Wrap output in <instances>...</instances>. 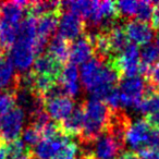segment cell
Masks as SVG:
<instances>
[{
	"instance_id": "obj_1",
	"label": "cell",
	"mask_w": 159,
	"mask_h": 159,
	"mask_svg": "<svg viewBox=\"0 0 159 159\" xmlns=\"http://www.w3.org/2000/svg\"><path fill=\"white\" fill-rule=\"evenodd\" d=\"M117 71L109 63L92 58L81 66L80 81L85 89L92 94V97L104 102L113 89L120 82Z\"/></svg>"
},
{
	"instance_id": "obj_2",
	"label": "cell",
	"mask_w": 159,
	"mask_h": 159,
	"mask_svg": "<svg viewBox=\"0 0 159 159\" xmlns=\"http://www.w3.org/2000/svg\"><path fill=\"white\" fill-rule=\"evenodd\" d=\"M84 123L80 135V143L91 144L105 131L110 115V108L106 102L97 98L91 97L82 105Z\"/></svg>"
},
{
	"instance_id": "obj_3",
	"label": "cell",
	"mask_w": 159,
	"mask_h": 159,
	"mask_svg": "<svg viewBox=\"0 0 159 159\" xmlns=\"http://www.w3.org/2000/svg\"><path fill=\"white\" fill-rule=\"evenodd\" d=\"M7 56L13 68L18 70V73L22 74L29 72L30 68L33 66L36 57L38 56L36 50V39L16 38Z\"/></svg>"
},
{
	"instance_id": "obj_4",
	"label": "cell",
	"mask_w": 159,
	"mask_h": 159,
	"mask_svg": "<svg viewBox=\"0 0 159 159\" xmlns=\"http://www.w3.org/2000/svg\"><path fill=\"white\" fill-rule=\"evenodd\" d=\"M124 145L106 130L91 144L81 145V152L93 155L94 159H116L121 155Z\"/></svg>"
},
{
	"instance_id": "obj_5",
	"label": "cell",
	"mask_w": 159,
	"mask_h": 159,
	"mask_svg": "<svg viewBox=\"0 0 159 159\" xmlns=\"http://www.w3.org/2000/svg\"><path fill=\"white\" fill-rule=\"evenodd\" d=\"M121 108L137 109L144 98L146 91V82L142 77H125L120 80L118 84Z\"/></svg>"
},
{
	"instance_id": "obj_6",
	"label": "cell",
	"mask_w": 159,
	"mask_h": 159,
	"mask_svg": "<svg viewBox=\"0 0 159 159\" xmlns=\"http://www.w3.org/2000/svg\"><path fill=\"white\" fill-rule=\"evenodd\" d=\"M24 112L16 106L0 116V139L7 143L19 139L24 126Z\"/></svg>"
},
{
	"instance_id": "obj_7",
	"label": "cell",
	"mask_w": 159,
	"mask_h": 159,
	"mask_svg": "<svg viewBox=\"0 0 159 159\" xmlns=\"http://www.w3.org/2000/svg\"><path fill=\"white\" fill-rule=\"evenodd\" d=\"M152 129V126L145 119H137L131 122L124 137L125 145L130 146L132 152L136 154L145 150Z\"/></svg>"
},
{
	"instance_id": "obj_8",
	"label": "cell",
	"mask_w": 159,
	"mask_h": 159,
	"mask_svg": "<svg viewBox=\"0 0 159 159\" xmlns=\"http://www.w3.org/2000/svg\"><path fill=\"white\" fill-rule=\"evenodd\" d=\"M58 36L71 43L86 32L85 22L70 11L61 12L58 21Z\"/></svg>"
},
{
	"instance_id": "obj_9",
	"label": "cell",
	"mask_w": 159,
	"mask_h": 159,
	"mask_svg": "<svg viewBox=\"0 0 159 159\" xmlns=\"http://www.w3.org/2000/svg\"><path fill=\"white\" fill-rule=\"evenodd\" d=\"M44 102V110L52 121L60 123L62 122L74 109V100L73 98L66 95L55 96L43 99Z\"/></svg>"
},
{
	"instance_id": "obj_10",
	"label": "cell",
	"mask_w": 159,
	"mask_h": 159,
	"mask_svg": "<svg viewBox=\"0 0 159 159\" xmlns=\"http://www.w3.org/2000/svg\"><path fill=\"white\" fill-rule=\"evenodd\" d=\"M95 56L94 46L91 35L85 32L75 40L70 43V53H69V63L77 66V64H84Z\"/></svg>"
},
{
	"instance_id": "obj_11",
	"label": "cell",
	"mask_w": 159,
	"mask_h": 159,
	"mask_svg": "<svg viewBox=\"0 0 159 159\" xmlns=\"http://www.w3.org/2000/svg\"><path fill=\"white\" fill-rule=\"evenodd\" d=\"M129 42L135 46H145L154 38V30L147 22L130 19L123 24Z\"/></svg>"
},
{
	"instance_id": "obj_12",
	"label": "cell",
	"mask_w": 159,
	"mask_h": 159,
	"mask_svg": "<svg viewBox=\"0 0 159 159\" xmlns=\"http://www.w3.org/2000/svg\"><path fill=\"white\" fill-rule=\"evenodd\" d=\"M72 139L64 134H59L55 137L43 139L33 149H31L34 159H51L66 143Z\"/></svg>"
},
{
	"instance_id": "obj_13",
	"label": "cell",
	"mask_w": 159,
	"mask_h": 159,
	"mask_svg": "<svg viewBox=\"0 0 159 159\" xmlns=\"http://www.w3.org/2000/svg\"><path fill=\"white\" fill-rule=\"evenodd\" d=\"M63 66L64 64L51 57L49 53L43 52L36 57L31 71L34 74L45 75V76L52 77L55 80H59Z\"/></svg>"
},
{
	"instance_id": "obj_14",
	"label": "cell",
	"mask_w": 159,
	"mask_h": 159,
	"mask_svg": "<svg viewBox=\"0 0 159 159\" xmlns=\"http://www.w3.org/2000/svg\"><path fill=\"white\" fill-rule=\"evenodd\" d=\"M59 84L63 93L66 96L73 98L77 96L81 91V81H80V72L76 66L72 63L64 64L63 70L59 77Z\"/></svg>"
},
{
	"instance_id": "obj_15",
	"label": "cell",
	"mask_w": 159,
	"mask_h": 159,
	"mask_svg": "<svg viewBox=\"0 0 159 159\" xmlns=\"http://www.w3.org/2000/svg\"><path fill=\"white\" fill-rule=\"evenodd\" d=\"M62 11L49 12V13L43 14L39 18L36 19V36L37 40L43 45L47 46L49 42V38L55 33L56 29L58 26L60 14Z\"/></svg>"
},
{
	"instance_id": "obj_16",
	"label": "cell",
	"mask_w": 159,
	"mask_h": 159,
	"mask_svg": "<svg viewBox=\"0 0 159 159\" xmlns=\"http://www.w3.org/2000/svg\"><path fill=\"white\" fill-rule=\"evenodd\" d=\"M83 123H84V115H83L82 105L74 107L73 111L63 120L60 122V129L66 136L73 139V137H80L83 130Z\"/></svg>"
},
{
	"instance_id": "obj_17",
	"label": "cell",
	"mask_w": 159,
	"mask_h": 159,
	"mask_svg": "<svg viewBox=\"0 0 159 159\" xmlns=\"http://www.w3.org/2000/svg\"><path fill=\"white\" fill-rule=\"evenodd\" d=\"M18 75L7 55L0 53V89H10L16 92L18 85Z\"/></svg>"
},
{
	"instance_id": "obj_18",
	"label": "cell",
	"mask_w": 159,
	"mask_h": 159,
	"mask_svg": "<svg viewBox=\"0 0 159 159\" xmlns=\"http://www.w3.org/2000/svg\"><path fill=\"white\" fill-rule=\"evenodd\" d=\"M105 32H107V35H108L109 44H110L111 49V58L116 57L120 52H122L126 48V46L130 44L128 37H126L125 32H124L123 24L116 23L110 30Z\"/></svg>"
},
{
	"instance_id": "obj_19",
	"label": "cell",
	"mask_w": 159,
	"mask_h": 159,
	"mask_svg": "<svg viewBox=\"0 0 159 159\" xmlns=\"http://www.w3.org/2000/svg\"><path fill=\"white\" fill-rule=\"evenodd\" d=\"M27 5H29V1H8V2H2L0 18L5 19L6 21L13 23V24H20L21 21L23 20Z\"/></svg>"
},
{
	"instance_id": "obj_20",
	"label": "cell",
	"mask_w": 159,
	"mask_h": 159,
	"mask_svg": "<svg viewBox=\"0 0 159 159\" xmlns=\"http://www.w3.org/2000/svg\"><path fill=\"white\" fill-rule=\"evenodd\" d=\"M20 24H13L5 19L0 18V49L7 55L18 37V31Z\"/></svg>"
},
{
	"instance_id": "obj_21",
	"label": "cell",
	"mask_w": 159,
	"mask_h": 159,
	"mask_svg": "<svg viewBox=\"0 0 159 159\" xmlns=\"http://www.w3.org/2000/svg\"><path fill=\"white\" fill-rule=\"evenodd\" d=\"M47 53L57 59L59 62L64 64L69 61V53H70V43L64 40L59 36L52 37L47 44Z\"/></svg>"
},
{
	"instance_id": "obj_22",
	"label": "cell",
	"mask_w": 159,
	"mask_h": 159,
	"mask_svg": "<svg viewBox=\"0 0 159 159\" xmlns=\"http://www.w3.org/2000/svg\"><path fill=\"white\" fill-rule=\"evenodd\" d=\"M141 62L148 69L159 63V36L152 38L139 50Z\"/></svg>"
},
{
	"instance_id": "obj_23",
	"label": "cell",
	"mask_w": 159,
	"mask_h": 159,
	"mask_svg": "<svg viewBox=\"0 0 159 159\" xmlns=\"http://www.w3.org/2000/svg\"><path fill=\"white\" fill-rule=\"evenodd\" d=\"M21 136H22L21 141H22L23 143H24V145L26 146L27 148H30V149L35 147V146L43 139L42 132H40L35 125H33V124H27L22 130Z\"/></svg>"
},
{
	"instance_id": "obj_24",
	"label": "cell",
	"mask_w": 159,
	"mask_h": 159,
	"mask_svg": "<svg viewBox=\"0 0 159 159\" xmlns=\"http://www.w3.org/2000/svg\"><path fill=\"white\" fill-rule=\"evenodd\" d=\"M16 107V92L0 89V116L5 115Z\"/></svg>"
},
{
	"instance_id": "obj_25",
	"label": "cell",
	"mask_w": 159,
	"mask_h": 159,
	"mask_svg": "<svg viewBox=\"0 0 159 159\" xmlns=\"http://www.w3.org/2000/svg\"><path fill=\"white\" fill-rule=\"evenodd\" d=\"M27 150H30V148H27L20 139H16L14 141L6 143V155H7V159H13L16 157H19L21 155L25 154Z\"/></svg>"
},
{
	"instance_id": "obj_26",
	"label": "cell",
	"mask_w": 159,
	"mask_h": 159,
	"mask_svg": "<svg viewBox=\"0 0 159 159\" xmlns=\"http://www.w3.org/2000/svg\"><path fill=\"white\" fill-rule=\"evenodd\" d=\"M79 152V146L73 141L66 143L51 159H76V154Z\"/></svg>"
},
{
	"instance_id": "obj_27",
	"label": "cell",
	"mask_w": 159,
	"mask_h": 159,
	"mask_svg": "<svg viewBox=\"0 0 159 159\" xmlns=\"http://www.w3.org/2000/svg\"><path fill=\"white\" fill-rule=\"evenodd\" d=\"M152 5H154V2H152V1H146V0L139 1L136 14H135V20L143 21V22H147L148 20H150Z\"/></svg>"
},
{
	"instance_id": "obj_28",
	"label": "cell",
	"mask_w": 159,
	"mask_h": 159,
	"mask_svg": "<svg viewBox=\"0 0 159 159\" xmlns=\"http://www.w3.org/2000/svg\"><path fill=\"white\" fill-rule=\"evenodd\" d=\"M146 75H147V77H146L147 80L145 81L146 84L152 89L159 91V63L150 66Z\"/></svg>"
},
{
	"instance_id": "obj_29",
	"label": "cell",
	"mask_w": 159,
	"mask_h": 159,
	"mask_svg": "<svg viewBox=\"0 0 159 159\" xmlns=\"http://www.w3.org/2000/svg\"><path fill=\"white\" fill-rule=\"evenodd\" d=\"M145 150H159V129L152 126ZM144 152V150H143Z\"/></svg>"
},
{
	"instance_id": "obj_30",
	"label": "cell",
	"mask_w": 159,
	"mask_h": 159,
	"mask_svg": "<svg viewBox=\"0 0 159 159\" xmlns=\"http://www.w3.org/2000/svg\"><path fill=\"white\" fill-rule=\"evenodd\" d=\"M150 22H152V29L159 32V1L154 2L152 5V16H150Z\"/></svg>"
},
{
	"instance_id": "obj_31",
	"label": "cell",
	"mask_w": 159,
	"mask_h": 159,
	"mask_svg": "<svg viewBox=\"0 0 159 159\" xmlns=\"http://www.w3.org/2000/svg\"><path fill=\"white\" fill-rule=\"evenodd\" d=\"M139 159H159V150H144L139 152Z\"/></svg>"
},
{
	"instance_id": "obj_32",
	"label": "cell",
	"mask_w": 159,
	"mask_h": 159,
	"mask_svg": "<svg viewBox=\"0 0 159 159\" xmlns=\"http://www.w3.org/2000/svg\"><path fill=\"white\" fill-rule=\"evenodd\" d=\"M144 119H145L152 126L159 129V111H157V112H155V113H152V115L146 116Z\"/></svg>"
},
{
	"instance_id": "obj_33",
	"label": "cell",
	"mask_w": 159,
	"mask_h": 159,
	"mask_svg": "<svg viewBox=\"0 0 159 159\" xmlns=\"http://www.w3.org/2000/svg\"><path fill=\"white\" fill-rule=\"evenodd\" d=\"M116 159H139V155L136 154V152H122L121 155H119V156L117 157Z\"/></svg>"
},
{
	"instance_id": "obj_34",
	"label": "cell",
	"mask_w": 159,
	"mask_h": 159,
	"mask_svg": "<svg viewBox=\"0 0 159 159\" xmlns=\"http://www.w3.org/2000/svg\"><path fill=\"white\" fill-rule=\"evenodd\" d=\"M0 159H7V155H6V143H0Z\"/></svg>"
},
{
	"instance_id": "obj_35",
	"label": "cell",
	"mask_w": 159,
	"mask_h": 159,
	"mask_svg": "<svg viewBox=\"0 0 159 159\" xmlns=\"http://www.w3.org/2000/svg\"><path fill=\"white\" fill-rule=\"evenodd\" d=\"M13 159H31V149L27 150L25 154L21 155V156H19V157H16V158H13Z\"/></svg>"
},
{
	"instance_id": "obj_36",
	"label": "cell",
	"mask_w": 159,
	"mask_h": 159,
	"mask_svg": "<svg viewBox=\"0 0 159 159\" xmlns=\"http://www.w3.org/2000/svg\"><path fill=\"white\" fill-rule=\"evenodd\" d=\"M1 6H2V2H0V14H1Z\"/></svg>"
},
{
	"instance_id": "obj_37",
	"label": "cell",
	"mask_w": 159,
	"mask_h": 159,
	"mask_svg": "<svg viewBox=\"0 0 159 159\" xmlns=\"http://www.w3.org/2000/svg\"><path fill=\"white\" fill-rule=\"evenodd\" d=\"M0 53H3L2 51H1V49H0ZM5 55H6V53H5Z\"/></svg>"
},
{
	"instance_id": "obj_38",
	"label": "cell",
	"mask_w": 159,
	"mask_h": 159,
	"mask_svg": "<svg viewBox=\"0 0 159 159\" xmlns=\"http://www.w3.org/2000/svg\"><path fill=\"white\" fill-rule=\"evenodd\" d=\"M0 143H5V142H2V141H1V139H0Z\"/></svg>"
}]
</instances>
